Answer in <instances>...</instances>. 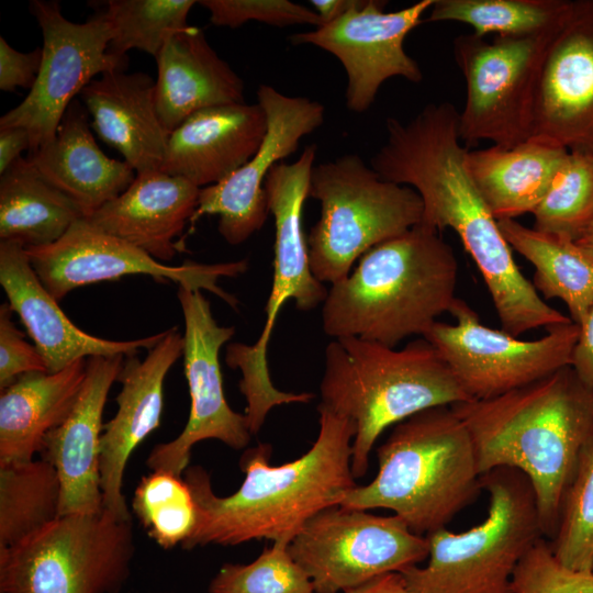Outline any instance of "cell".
I'll return each instance as SVG.
<instances>
[{
  "instance_id": "cell-1",
  "label": "cell",
  "mask_w": 593,
  "mask_h": 593,
  "mask_svg": "<svg viewBox=\"0 0 593 593\" xmlns=\"http://www.w3.org/2000/svg\"><path fill=\"white\" fill-rule=\"evenodd\" d=\"M387 139L370 160L384 180L409 186L421 197V224L451 228L475 262L502 329L513 336L572 320L547 304L521 272L497 220L474 184L468 148L459 136V112L447 101L428 103L413 119L385 121Z\"/></svg>"
},
{
  "instance_id": "cell-2",
  "label": "cell",
  "mask_w": 593,
  "mask_h": 593,
  "mask_svg": "<svg viewBox=\"0 0 593 593\" xmlns=\"http://www.w3.org/2000/svg\"><path fill=\"white\" fill-rule=\"evenodd\" d=\"M318 435L298 459L270 463L271 446L259 444L240 458L245 479L228 496L216 495L209 473L188 467L184 480L197 505V524L184 549L236 546L270 539L290 544L316 514L340 505L357 483L351 472L355 423L318 404Z\"/></svg>"
},
{
  "instance_id": "cell-3",
  "label": "cell",
  "mask_w": 593,
  "mask_h": 593,
  "mask_svg": "<svg viewBox=\"0 0 593 593\" xmlns=\"http://www.w3.org/2000/svg\"><path fill=\"white\" fill-rule=\"evenodd\" d=\"M451 407L470 434L481 475L501 467L523 472L536 495L544 536L553 539L593 430V392L567 366L504 394Z\"/></svg>"
},
{
  "instance_id": "cell-4",
  "label": "cell",
  "mask_w": 593,
  "mask_h": 593,
  "mask_svg": "<svg viewBox=\"0 0 593 593\" xmlns=\"http://www.w3.org/2000/svg\"><path fill=\"white\" fill-rule=\"evenodd\" d=\"M457 280L451 246L419 223L369 249L332 284L322 304L323 331L389 347L423 337L456 301Z\"/></svg>"
},
{
  "instance_id": "cell-5",
  "label": "cell",
  "mask_w": 593,
  "mask_h": 593,
  "mask_svg": "<svg viewBox=\"0 0 593 593\" xmlns=\"http://www.w3.org/2000/svg\"><path fill=\"white\" fill-rule=\"evenodd\" d=\"M320 405L351 419V472L366 474L384 429L424 410L470 401L439 351L424 337L403 348L358 337L333 338L325 348Z\"/></svg>"
},
{
  "instance_id": "cell-6",
  "label": "cell",
  "mask_w": 593,
  "mask_h": 593,
  "mask_svg": "<svg viewBox=\"0 0 593 593\" xmlns=\"http://www.w3.org/2000/svg\"><path fill=\"white\" fill-rule=\"evenodd\" d=\"M377 456L376 478L350 490L340 506L391 510L416 535L446 527L482 489L470 434L451 406L400 422Z\"/></svg>"
},
{
  "instance_id": "cell-7",
  "label": "cell",
  "mask_w": 593,
  "mask_h": 593,
  "mask_svg": "<svg viewBox=\"0 0 593 593\" xmlns=\"http://www.w3.org/2000/svg\"><path fill=\"white\" fill-rule=\"evenodd\" d=\"M481 488L485 519L462 533L426 535L427 564L400 572L411 593H511L517 564L545 537L536 495L527 477L507 467L482 474Z\"/></svg>"
},
{
  "instance_id": "cell-8",
  "label": "cell",
  "mask_w": 593,
  "mask_h": 593,
  "mask_svg": "<svg viewBox=\"0 0 593 593\" xmlns=\"http://www.w3.org/2000/svg\"><path fill=\"white\" fill-rule=\"evenodd\" d=\"M316 150L317 146L310 144L295 161L275 165L264 183L268 211L275 221L273 276L265 307L266 320L255 344L233 343L225 354L227 366L242 373L238 385L247 402L245 416L251 435L261 429L272 407L309 403L315 398L310 392H283L273 385L267 348L284 302L291 299L299 310L310 311L323 304L327 296L328 290L311 270L307 239L302 227Z\"/></svg>"
},
{
  "instance_id": "cell-9",
  "label": "cell",
  "mask_w": 593,
  "mask_h": 593,
  "mask_svg": "<svg viewBox=\"0 0 593 593\" xmlns=\"http://www.w3.org/2000/svg\"><path fill=\"white\" fill-rule=\"evenodd\" d=\"M307 198L321 206L307 248L311 270L323 283L345 279L363 254L407 232L423 216L413 188L384 180L358 154L314 165Z\"/></svg>"
},
{
  "instance_id": "cell-10",
  "label": "cell",
  "mask_w": 593,
  "mask_h": 593,
  "mask_svg": "<svg viewBox=\"0 0 593 593\" xmlns=\"http://www.w3.org/2000/svg\"><path fill=\"white\" fill-rule=\"evenodd\" d=\"M135 546L132 519L75 513L0 549V593H118Z\"/></svg>"
},
{
  "instance_id": "cell-11",
  "label": "cell",
  "mask_w": 593,
  "mask_h": 593,
  "mask_svg": "<svg viewBox=\"0 0 593 593\" xmlns=\"http://www.w3.org/2000/svg\"><path fill=\"white\" fill-rule=\"evenodd\" d=\"M558 26L534 35L497 36L493 42L473 33L454 40L455 60L467 83L459 112L461 142L490 141L511 148L532 137L539 71Z\"/></svg>"
},
{
  "instance_id": "cell-12",
  "label": "cell",
  "mask_w": 593,
  "mask_h": 593,
  "mask_svg": "<svg viewBox=\"0 0 593 593\" xmlns=\"http://www.w3.org/2000/svg\"><path fill=\"white\" fill-rule=\"evenodd\" d=\"M289 551L316 593H343L374 578L402 572L428 558L426 536L396 515L331 506L312 517Z\"/></svg>"
},
{
  "instance_id": "cell-13",
  "label": "cell",
  "mask_w": 593,
  "mask_h": 593,
  "mask_svg": "<svg viewBox=\"0 0 593 593\" xmlns=\"http://www.w3.org/2000/svg\"><path fill=\"white\" fill-rule=\"evenodd\" d=\"M449 313L455 324L437 321L423 337L439 351L471 400L504 394L571 366L580 331L573 322L527 340L482 324L459 298Z\"/></svg>"
},
{
  "instance_id": "cell-14",
  "label": "cell",
  "mask_w": 593,
  "mask_h": 593,
  "mask_svg": "<svg viewBox=\"0 0 593 593\" xmlns=\"http://www.w3.org/2000/svg\"><path fill=\"white\" fill-rule=\"evenodd\" d=\"M30 11L43 34L42 63L24 100L0 119V126H22L30 152L52 142L76 94L97 75L124 70L126 58L109 54L110 25L96 15L85 23L66 19L56 1L33 0Z\"/></svg>"
},
{
  "instance_id": "cell-15",
  "label": "cell",
  "mask_w": 593,
  "mask_h": 593,
  "mask_svg": "<svg viewBox=\"0 0 593 593\" xmlns=\"http://www.w3.org/2000/svg\"><path fill=\"white\" fill-rule=\"evenodd\" d=\"M177 296L184 320L182 357L190 412L182 432L175 439L156 445L146 465L152 471L181 477L197 443L217 439L238 450L248 445L251 434L245 414L231 409L223 389L219 355L235 328L217 324L201 290L180 286Z\"/></svg>"
},
{
  "instance_id": "cell-16",
  "label": "cell",
  "mask_w": 593,
  "mask_h": 593,
  "mask_svg": "<svg viewBox=\"0 0 593 593\" xmlns=\"http://www.w3.org/2000/svg\"><path fill=\"white\" fill-rule=\"evenodd\" d=\"M30 262L45 289L60 301L70 291L99 281L116 280L128 275H148L170 280L179 287L208 290L232 306L237 301L217 284L221 277H235L247 261L215 265L163 264L142 249L98 228L87 219L78 220L57 242L25 248Z\"/></svg>"
},
{
  "instance_id": "cell-17",
  "label": "cell",
  "mask_w": 593,
  "mask_h": 593,
  "mask_svg": "<svg viewBox=\"0 0 593 593\" xmlns=\"http://www.w3.org/2000/svg\"><path fill=\"white\" fill-rule=\"evenodd\" d=\"M433 3L434 0H421L404 9L385 12L387 1L361 0L337 20L291 35L290 42L313 45L334 55L347 77V109L363 113L388 79L401 77L413 83L423 80V71L405 52L404 41L423 22L422 15Z\"/></svg>"
},
{
  "instance_id": "cell-18",
  "label": "cell",
  "mask_w": 593,
  "mask_h": 593,
  "mask_svg": "<svg viewBox=\"0 0 593 593\" xmlns=\"http://www.w3.org/2000/svg\"><path fill=\"white\" fill-rule=\"evenodd\" d=\"M257 103L267 118V132L256 154L219 183L200 189L197 210L190 221L219 215L217 230L230 245H239L259 231L269 214L265 180L272 167L291 156L300 141L324 122L325 108L305 97L283 94L260 85Z\"/></svg>"
},
{
  "instance_id": "cell-19",
  "label": "cell",
  "mask_w": 593,
  "mask_h": 593,
  "mask_svg": "<svg viewBox=\"0 0 593 593\" xmlns=\"http://www.w3.org/2000/svg\"><path fill=\"white\" fill-rule=\"evenodd\" d=\"M532 137L593 156V0L570 1L546 49Z\"/></svg>"
},
{
  "instance_id": "cell-20",
  "label": "cell",
  "mask_w": 593,
  "mask_h": 593,
  "mask_svg": "<svg viewBox=\"0 0 593 593\" xmlns=\"http://www.w3.org/2000/svg\"><path fill=\"white\" fill-rule=\"evenodd\" d=\"M184 338L177 327L148 350L144 360L126 356L118 382L115 415L103 424L100 441V486L103 510L122 521H131L122 493L127 461L137 446L160 424L164 382L168 371L183 355Z\"/></svg>"
},
{
  "instance_id": "cell-21",
  "label": "cell",
  "mask_w": 593,
  "mask_h": 593,
  "mask_svg": "<svg viewBox=\"0 0 593 593\" xmlns=\"http://www.w3.org/2000/svg\"><path fill=\"white\" fill-rule=\"evenodd\" d=\"M124 355L87 359L86 378L64 422L44 438L41 457L56 470L61 485L59 516L103 510L100 486L102 415Z\"/></svg>"
},
{
  "instance_id": "cell-22",
  "label": "cell",
  "mask_w": 593,
  "mask_h": 593,
  "mask_svg": "<svg viewBox=\"0 0 593 593\" xmlns=\"http://www.w3.org/2000/svg\"><path fill=\"white\" fill-rule=\"evenodd\" d=\"M0 283L8 302L42 355L47 372H58L93 356L136 355L152 349L166 331L131 340H110L80 329L60 309L33 269L25 247L0 242Z\"/></svg>"
},
{
  "instance_id": "cell-23",
  "label": "cell",
  "mask_w": 593,
  "mask_h": 593,
  "mask_svg": "<svg viewBox=\"0 0 593 593\" xmlns=\"http://www.w3.org/2000/svg\"><path fill=\"white\" fill-rule=\"evenodd\" d=\"M267 132L258 103H234L200 110L170 133L160 171L199 188L219 183L245 165Z\"/></svg>"
},
{
  "instance_id": "cell-24",
  "label": "cell",
  "mask_w": 593,
  "mask_h": 593,
  "mask_svg": "<svg viewBox=\"0 0 593 593\" xmlns=\"http://www.w3.org/2000/svg\"><path fill=\"white\" fill-rule=\"evenodd\" d=\"M200 189L160 170L136 174L126 190L85 219L165 264L178 250L175 240L197 210Z\"/></svg>"
},
{
  "instance_id": "cell-25",
  "label": "cell",
  "mask_w": 593,
  "mask_h": 593,
  "mask_svg": "<svg viewBox=\"0 0 593 593\" xmlns=\"http://www.w3.org/2000/svg\"><path fill=\"white\" fill-rule=\"evenodd\" d=\"M79 94L91 127L136 174L160 170L169 133L158 118L155 81L148 74L109 71Z\"/></svg>"
},
{
  "instance_id": "cell-26",
  "label": "cell",
  "mask_w": 593,
  "mask_h": 593,
  "mask_svg": "<svg viewBox=\"0 0 593 593\" xmlns=\"http://www.w3.org/2000/svg\"><path fill=\"white\" fill-rule=\"evenodd\" d=\"M155 59V104L169 135L200 110L245 102L243 80L199 27L171 34Z\"/></svg>"
},
{
  "instance_id": "cell-27",
  "label": "cell",
  "mask_w": 593,
  "mask_h": 593,
  "mask_svg": "<svg viewBox=\"0 0 593 593\" xmlns=\"http://www.w3.org/2000/svg\"><path fill=\"white\" fill-rule=\"evenodd\" d=\"M26 158L43 178L76 202L83 217L120 195L136 177L126 161L101 150L89 113L78 99L65 111L54 139Z\"/></svg>"
},
{
  "instance_id": "cell-28",
  "label": "cell",
  "mask_w": 593,
  "mask_h": 593,
  "mask_svg": "<svg viewBox=\"0 0 593 593\" xmlns=\"http://www.w3.org/2000/svg\"><path fill=\"white\" fill-rule=\"evenodd\" d=\"M87 359L49 373L20 376L0 393V466L26 462L40 454L45 436L71 411L83 380Z\"/></svg>"
},
{
  "instance_id": "cell-29",
  "label": "cell",
  "mask_w": 593,
  "mask_h": 593,
  "mask_svg": "<svg viewBox=\"0 0 593 593\" xmlns=\"http://www.w3.org/2000/svg\"><path fill=\"white\" fill-rule=\"evenodd\" d=\"M568 149L530 137L511 148L468 150L466 165L493 216L515 220L533 213L544 198Z\"/></svg>"
},
{
  "instance_id": "cell-30",
  "label": "cell",
  "mask_w": 593,
  "mask_h": 593,
  "mask_svg": "<svg viewBox=\"0 0 593 593\" xmlns=\"http://www.w3.org/2000/svg\"><path fill=\"white\" fill-rule=\"evenodd\" d=\"M83 214L76 202L49 183L26 157L0 178V238L29 247L60 239Z\"/></svg>"
},
{
  "instance_id": "cell-31",
  "label": "cell",
  "mask_w": 593,
  "mask_h": 593,
  "mask_svg": "<svg viewBox=\"0 0 593 593\" xmlns=\"http://www.w3.org/2000/svg\"><path fill=\"white\" fill-rule=\"evenodd\" d=\"M499 227L512 249L535 268L533 286L545 299L561 300L580 325L593 306V253L573 238L527 227L516 220H500Z\"/></svg>"
},
{
  "instance_id": "cell-32",
  "label": "cell",
  "mask_w": 593,
  "mask_h": 593,
  "mask_svg": "<svg viewBox=\"0 0 593 593\" xmlns=\"http://www.w3.org/2000/svg\"><path fill=\"white\" fill-rule=\"evenodd\" d=\"M61 485L44 459L0 466V549L12 547L59 516Z\"/></svg>"
},
{
  "instance_id": "cell-33",
  "label": "cell",
  "mask_w": 593,
  "mask_h": 593,
  "mask_svg": "<svg viewBox=\"0 0 593 593\" xmlns=\"http://www.w3.org/2000/svg\"><path fill=\"white\" fill-rule=\"evenodd\" d=\"M569 5L568 0H434L427 21L465 23L481 37L525 36L556 29Z\"/></svg>"
},
{
  "instance_id": "cell-34",
  "label": "cell",
  "mask_w": 593,
  "mask_h": 593,
  "mask_svg": "<svg viewBox=\"0 0 593 593\" xmlns=\"http://www.w3.org/2000/svg\"><path fill=\"white\" fill-rule=\"evenodd\" d=\"M192 0H110L97 14L112 30L109 54L126 58L130 49L143 51L155 58L167 38L190 26Z\"/></svg>"
},
{
  "instance_id": "cell-35",
  "label": "cell",
  "mask_w": 593,
  "mask_h": 593,
  "mask_svg": "<svg viewBox=\"0 0 593 593\" xmlns=\"http://www.w3.org/2000/svg\"><path fill=\"white\" fill-rule=\"evenodd\" d=\"M132 508L148 536L165 549L182 546L197 524V505L188 483L166 471L142 478Z\"/></svg>"
},
{
  "instance_id": "cell-36",
  "label": "cell",
  "mask_w": 593,
  "mask_h": 593,
  "mask_svg": "<svg viewBox=\"0 0 593 593\" xmlns=\"http://www.w3.org/2000/svg\"><path fill=\"white\" fill-rule=\"evenodd\" d=\"M532 214L535 230L575 239L593 220V156L568 152Z\"/></svg>"
},
{
  "instance_id": "cell-37",
  "label": "cell",
  "mask_w": 593,
  "mask_h": 593,
  "mask_svg": "<svg viewBox=\"0 0 593 593\" xmlns=\"http://www.w3.org/2000/svg\"><path fill=\"white\" fill-rule=\"evenodd\" d=\"M549 546L566 568L593 572V430L580 454Z\"/></svg>"
},
{
  "instance_id": "cell-38",
  "label": "cell",
  "mask_w": 593,
  "mask_h": 593,
  "mask_svg": "<svg viewBox=\"0 0 593 593\" xmlns=\"http://www.w3.org/2000/svg\"><path fill=\"white\" fill-rule=\"evenodd\" d=\"M289 545L275 541L248 564H223L209 593H316L311 578L292 558Z\"/></svg>"
},
{
  "instance_id": "cell-39",
  "label": "cell",
  "mask_w": 593,
  "mask_h": 593,
  "mask_svg": "<svg viewBox=\"0 0 593 593\" xmlns=\"http://www.w3.org/2000/svg\"><path fill=\"white\" fill-rule=\"evenodd\" d=\"M511 593H593V572L566 568L541 538L517 564Z\"/></svg>"
},
{
  "instance_id": "cell-40",
  "label": "cell",
  "mask_w": 593,
  "mask_h": 593,
  "mask_svg": "<svg viewBox=\"0 0 593 593\" xmlns=\"http://www.w3.org/2000/svg\"><path fill=\"white\" fill-rule=\"evenodd\" d=\"M200 5L210 12L216 26L238 27L248 21L273 26L322 25L314 10L289 0H202Z\"/></svg>"
},
{
  "instance_id": "cell-41",
  "label": "cell",
  "mask_w": 593,
  "mask_h": 593,
  "mask_svg": "<svg viewBox=\"0 0 593 593\" xmlns=\"http://www.w3.org/2000/svg\"><path fill=\"white\" fill-rule=\"evenodd\" d=\"M12 313L9 302L0 305V390L24 373L47 371L40 351L13 323Z\"/></svg>"
},
{
  "instance_id": "cell-42",
  "label": "cell",
  "mask_w": 593,
  "mask_h": 593,
  "mask_svg": "<svg viewBox=\"0 0 593 593\" xmlns=\"http://www.w3.org/2000/svg\"><path fill=\"white\" fill-rule=\"evenodd\" d=\"M42 63V47L31 53L14 49L0 37V89L14 92L18 87L32 89Z\"/></svg>"
},
{
  "instance_id": "cell-43",
  "label": "cell",
  "mask_w": 593,
  "mask_h": 593,
  "mask_svg": "<svg viewBox=\"0 0 593 593\" xmlns=\"http://www.w3.org/2000/svg\"><path fill=\"white\" fill-rule=\"evenodd\" d=\"M579 329L571 367L580 381L593 392V306Z\"/></svg>"
},
{
  "instance_id": "cell-44",
  "label": "cell",
  "mask_w": 593,
  "mask_h": 593,
  "mask_svg": "<svg viewBox=\"0 0 593 593\" xmlns=\"http://www.w3.org/2000/svg\"><path fill=\"white\" fill-rule=\"evenodd\" d=\"M31 141L26 128L22 126H0V175H2L25 149L30 150Z\"/></svg>"
},
{
  "instance_id": "cell-45",
  "label": "cell",
  "mask_w": 593,
  "mask_h": 593,
  "mask_svg": "<svg viewBox=\"0 0 593 593\" xmlns=\"http://www.w3.org/2000/svg\"><path fill=\"white\" fill-rule=\"evenodd\" d=\"M343 593H411L400 572H391L374 578Z\"/></svg>"
},
{
  "instance_id": "cell-46",
  "label": "cell",
  "mask_w": 593,
  "mask_h": 593,
  "mask_svg": "<svg viewBox=\"0 0 593 593\" xmlns=\"http://www.w3.org/2000/svg\"><path fill=\"white\" fill-rule=\"evenodd\" d=\"M361 0H311L322 25L331 23L357 7Z\"/></svg>"
},
{
  "instance_id": "cell-47",
  "label": "cell",
  "mask_w": 593,
  "mask_h": 593,
  "mask_svg": "<svg viewBox=\"0 0 593 593\" xmlns=\"http://www.w3.org/2000/svg\"><path fill=\"white\" fill-rule=\"evenodd\" d=\"M574 240L580 246L593 253V220Z\"/></svg>"
}]
</instances>
